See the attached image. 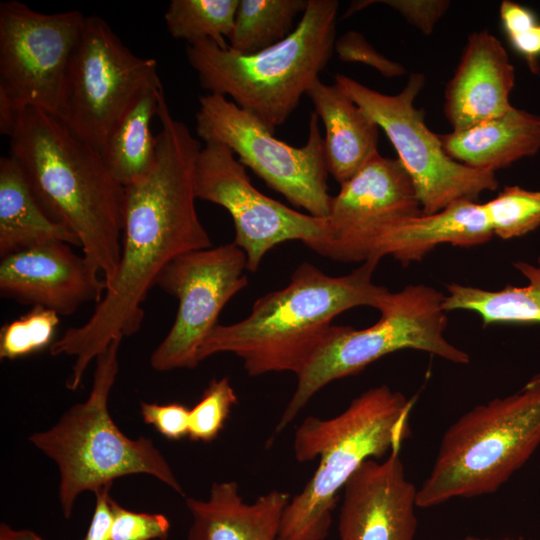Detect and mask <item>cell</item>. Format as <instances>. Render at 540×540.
Instances as JSON below:
<instances>
[{
    "label": "cell",
    "mask_w": 540,
    "mask_h": 540,
    "mask_svg": "<svg viewBox=\"0 0 540 540\" xmlns=\"http://www.w3.org/2000/svg\"><path fill=\"white\" fill-rule=\"evenodd\" d=\"M157 116L161 130L154 166L143 179L125 187L116 273L90 318L66 330L50 346L54 356L74 357L66 382L72 391L79 387L92 360L114 338L139 331L144 318L142 303L164 267L179 255L212 246L195 204L193 174L201 143L173 117L163 94Z\"/></svg>",
    "instance_id": "6da1fadb"
},
{
    "label": "cell",
    "mask_w": 540,
    "mask_h": 540,
    "mask_svg": "<svg viewBox=\"0 0 540 540\" xmlns=\"http://www.w3.org/2000/svg\"><path fill=\"white\" fill-rule=\"evenodd\" d=\"M10 156L23 170L45 212L78 239L82 254L113 279L120 259L126 188L101 152L74 136L56 117L37 108L15 116Z\"/></svg>",
    "instance_id": "7a4b0ae2"
},
{
    "label": "cell",
    "mask_w": 540,
    "mask_h": 540,
    "mask_svg": "<svg viewBox=\"0 0 540 540\" xmlns=\"http://www.w3.org/2000/svg\"><path fill=\"white\" fill-rule=\"evenodd\" d=\"M378 263L367 260L337 277L302 263L286 287L258 298L243 320L217 324L199 349V362L227 352L243 361L250 376H297L331 335L336 316L358 306L380 311L387 304L391 292L372 280Z\"/></svg>",
    "instance_id": "3957f363"
},
{
    "label": "cell",
    "mask_w": 540,
    "mask_h": 540,
    "mask_svg": "<svg viewBox=\"0 0 540 540\" xmlns=\"http://www.w3.org/2000/svg\"><path fill=\"white\" fill-rule=\"evenodd\" d=\"M413 399L387 385L370 388L329 419L307 417L296 429L293 451L300 463L319 458L303 490L290 499L281 540H325L338 493L369 459L399 449L410 436Z\"/></svg>",
    "instance_id": "277c9868"
},
{
    "label": "cell",
    "mask_w": 540,
    "mask_h": 540,
    "mask_svg": "<svg viewBox=\"0 0 540 540\" xmlns=\"http://www.w3.org/2000/svg\"><path fill=\"white\" fill-rule=\"evenodd\" d=\"M337 0H308L281 42L244 55L211 40L187 44L186 57L208 94L222 95L273 133L326 68L336 42Z\"/></svg>",
    "instance_id": "5b68a950"
},
{
    "label": "cell",
    "mask_w": 540,
    "mask_h": 540,
    "mask_svg": "<svg viewBox=\"0 0 540 540\" xmlns=\"http://www.w3.org/2000/svg\"><path fill=\"white\" fill-rule=\"evenodd\" d=\"M123 338H114L96 357L87 399L70 407L51 428L29 437L58 467V497L66 519L71 517L82 492H95L131 474L151 475L184 496L181 484L153 441L127 437L109 413L108 399L118 374V352Z\"/></svg>",
    "instance_id": "8992f818"
},
{
    "label": "cell",
    "mask_w": 540,
    "mask_h": 540,
    "mask_svg": "<svg viewBox=\"0 0 540 540\" xmlns=\"http://www.w3.org/2000/svg\"><path fill=\"white\" fill-rule=\"evenodd\" d=\"M540 446V374L522 389L477 405L445 431L417 490V507L496 492Z\"/></svg>",
    "instance_id": "52a82bcc"
},
{
    "label": "cell",
    "mask_w": 540,
    "mask_h": 540,
    "mask_svg": "<svg viewBox=\"0 0 540 540\" xmlns=\"http://www.w3.org/2000/svg\"><path fill=\"white\" fill-rule=\"evenodd\" d=\"M445 295L424 285L391 292L380 319L365 329L335 325L327 341L297 375L296 389L275 432L284 430L311 398L330 382L358 374L378 359L404 349H416L457 364L470 356L445 337Z\"/></svg>",
    "instance_id": "ba28073f"
},
{
    "label": "cell",
    "mask_w": 540,
    "mask_h": 540,
    "mask_svg": "<svg viewBox=\"0 0 540 540\" xmlns=\"http://www.w3.org/2000/svg\"><path fill=\"white\" fill-rule=\"evenodd\" d=\"M86 16L45 14L16 1L0 3V132L37 108L59 118L71 59Z\"/></svg>",
    "instance_id": "9c48e42d"
},
{
    "label": "cell",
    "mask_w": 540,
    "mask_h": 540,
    "mask_svg": "<svg viewBox=\"0 0 540 540\" xmlns=\"http://www.w3.org/2000/svg\"><path fill=\"white\" fill-rule=\"evenodd\" d=\"M334 83L383 129L411 178L423 214L436 213L459 200L475 201L498 188L493 171L479 170L450 158L438 134L425 123L415 100L425 85L422 73L409 75L395 95L373 90L343 74Z\"/></svg>",
    "instance_id": "30bf717a"
},
{
    "label": "cell",
    "mask_w": 540,
    "mask_h": 540,
    "mask_svg": "<svg viewBox=\"0 0 540 540\" xmlns=\"http://www.w3.org/2000/svg\"><path fill=\"white\" fill-rule=\"evenodd\" d=\"M195 128L205 143L230 148L245 167L292 205L318 218L329 216L333 196L328 191L323 138L314 112L301 147L277 139L255 116L222 95L199 98Z\"/></svg>",
    "instance_id": "8fae6325"
},
{
    "label": "cell",
    "mask_w": 540,
    "mask_h": 540,
    "mask_svg": "<svg viewBox=\"0 0 540 540\" xmlns=\"http://www.w3.org/2000/svg\"><path fill=\"white\" fill-rule=\"evenodd\" d=\"M157 84L161 81L154 58L135 55L104 19L86 16L58 119L74 136L100 151L132 100Z\"/></svg>",
    "instance_id": "7c38bea8"
},
{
    "label": "cell",
    "mask_w": 540,
    "mask_h": 540,
    "mask_svg": "<svg viewBox=\"0 0 540 540\" xmlns=\"http://www.w3.org/2000/svg\"><path fill=\"white\" fill-rule=\"evenodd\" d=\"M193 185L197 199L222 206L231 215L233 242L244 251L250 272L283 242L301 241L318 254L326 243V218L298 212L258 191L245 166L223 144L210 142L201 148Z\"/></svg>",
    "instance_id": "4fadbf2b"
},
{
    "label": "cell",
    "mask_w": 540,
    "mask_h": 540,
    "mask_svg": "<svg viewBox=\"0 0 540 540\" xmlns=\"http://www.w3.org/2000/svg\"><path fill=\"white\" fill-rule=\"evenodd\" d=\"M247 259L234 242L179 255L159 274L156 286L178 300L175 320L155 348L156 371L198 366L201 345L225 305L248 284Z\"/></svg>",
    "instance_id": "5bb4252c"
},
{
    "label": "cell",
    "mask_w": 540,
    "mask_h": 540,
    "mask_svg": "<svg viewBox=\"0 0 540 540\" xmlns=\"http://www.w3.org/2000/svg\"><path fill=\"white\" fill-rule=\"evenodd\" d=\"M420 214L415 188L401 162L377 153L333 196L320 255L340 262L377 260L381 238Z\"/></svg>",
    "instance_id": "9a60e30c"
},
{
    "label": "cell",
    "mask_w": 540,
    "mask_h": 540,
    "mask_svg": "<svg viewBox=\"0 0 540 540\" xmlns=\"http://www.w3.org/2000/svg\"><path fill=\"white\" fill-rule=\"evenodd\" d=\"M72 245L53 241L1 258L0 293L24 305L43 307L60 316L100 302L106 282Z\"/></svg>",
    "instance_id": "2e32d148"
},
{
    "label": "cell",
    "mask_w": 540,
    "mask_h": 540,
    "mask_svg": "<svg viewBox=\"0 0 540 540\" xmlns=\"http://www.w3.org/2000/svg\"><path fill=\"white\" fill-rule=\"evenodd\" d=\"M417 490L405 475L400 450L365 461L343 488L340 540H414Z\"/></svg>",
    "instance_id": "e0dca14e"
},
{
    "label": "cell",
    "mask_w": 540,
    "mask_h": 540,
    "mask_svg": "<svg viewBox=\"0 0 540 540\" xmlns=\"http://www.w3.org/2000/svg\"><path fill=\"white\" fill-rule=\"evenodd\" d=\"M515 69L501 41L487 29L467 38L444 91L443 112L459 130L509 111Z\"/></svg>",
    "instance_id": "ac0fdd59"
},
{
    "label": "cell",
    "mask_w": 540,
    "mask_h": 540,
    "mask_svg": "<svg viewBox=\"0 0 540 540\" xmlns=\"http://www.w3.org/2000/svg\"><path fill=\"white\" fill-rule=\"evenodd\" d=\"M287 492L272 490L254 502L243 500L235 481L215 482L207 500L188 497L192 524L188 540H281Z\"/></svg>",
    "instance_id": "d6986e66"
},
{
    "label": "cell",
    "mask_w": 540,
    "mask_h": 540,
    "mask_svg": "<svg viewBox=\"0 0 540 540\" xmlns=\"http://www.w3.org/2000/svg\"><path fill=\"white\" fill-rule=\"evenodd\" d=\"M306 96L325 127L323 153L328 174L341 184L379 153L380 127L335 83L318 79Z\"/></svg>",
    "instance_id": "ffe728a7"
},
{
    "label": "cell",
    "mask_w": 540,
    "mask_h": 540,
    "mask_svg": "<svg viewBox=\"0 0 540 540\" xmlns=\"http://www.w3.org/2000/svg\"><path fill=\"white\" fill-rule=\"evenodd\" d=\"M493 236L483 205L459 200L432 214L407 219L387 232L379 241L375 258L390 255L402 265L422 260L441 244L472 247Z\"/></svg>",
    "instance_id": "44dd1931"
},
{
    "label": "cell",
    "mask_w": 540,
    "mask_h": 540,
    "mask_svg": "<svg viewBox=\"0 0 540 540\" xmlns=\"http://www.w3.org/2000/svg\"><path fill=\"white\" fill-rule=\"evenodd\" d=\"M438 135L453 160L495 172L540 151V115L512 107L497 117Z\"/></svg>",
    "instance_id": "7402d4cb"
},
{
    "label": "cell",
    "mask_w": 540,
    "mask_h": 540,
    "mask_svg": "<svg viewBox=\"0 0 540 540\" xmlns=\"http://www.w3.org/2000/svg\"><path fill=\"white\" fill-rule=\"evenodd\" d=\"M60 241L80 247L78 239L45 212L27 178L9 156L0 158V256Z\"/></svg>",
    "instance_id": "603a6c76"
},
{
    "label": "cell",
    "mask_w": 540,
    "mask_h": 540,
    "mask_svg": "<svg viewBox=\"0 0 540 540\" xmlns=\"http://www.w3.org/2000/svg\"><path fill=\"white\" fill-rule=\"evenodd\" d=\"M162 83L143 89L129 104L100 149L114 178L124 187L143 179L156 160L157 136L151 120L157 116Z\"/></svg>",
    "instance_id": "cb8c5ba5"
},
{
    "label": "cell",
    "mask_w": 540,
    "mask_h": 540,
    "mask_svg": "<svg viewBox=\"0 0 540 540\" xmlns=\"http://www.w3.org/2000/svg\"><path fill=\"white\" fill-rule=\"evenodd\" d=\"M513 266L527 280L525 286L507 285L500 290L451 283L446 285V312L467 310L477 313L484 324H540V255L537 263L515 261Z\"/></svg>",
    "instance_id": "d4e9b609"
},
{
    "label": "cell",
    "mask_w": 540,
    "mask_h": 540,
    "mask_svg": "<svg viewBox=\"0 0 540 540\" xmlns=\"http://www.w3.org/2000/svg\"><path fill=\"white\" fill-rule=\"evenodd\" d=\"M307 4L308 0H239L229 47L249 55L281 42L295 29L294 20Z\"/></svg>",
    "instance_id": "484cf974"
},
{
    "label": "cell",
    "mask_w": 540,
    "mask_h": 540,
    "mask_svg": "<svg viewBox=\"0 0 540 540\" xmlns=\"http://www.w3.org/2000/svg\"><path fill=\"white\" fill-rule=\"evenodd\" d=\"M239 0H171L164 19L169 34L188 44L211 40L228 45Z\"/></svg>",
    "instance_id": "4316f807"
},
{
    "label": "cell",
    "mask_w": 540,
    "mask_h": 540,
    "mask_svg": "<svg viewBox=\"0 0 540 540\" xmlns=\"http://www.w3.org/2000/svg\"><path fill=\"white\" fill-rule=\"evenodd\" d=\"M482 205L493 235L503 240L522 237L540 226V190L505 186Z\"/></svg>",
    "instance_id": "83f0119b"
},
{
    "label": "cell",
    "mask_w": 540,
    "mask_h": 540,
    "mask_svg": "<svg viewBox=\"0 0 540 540\" xmlns=\"http://www.w3.org/2000/svg\"><path fill=\"white\" fill-rule=\"evenodd\" d=\"M60 323L56 312L34 306L0 329V358L14 360L42 351L54 343Z\"/></svg>",
    "instance_id": "f1b7e54d"
},
{
    "label": "cell",
    "mask_w": 540,
    "mask_h": 540,
    "mask_svg": "<svg viewBox=\"0 0 540 540\" xmlns=\"http://www.w3.org/2000/svg\"><path fill=\"white\" fill-rule=\"evenodd\" d=\"M237 403L229 377L211 380L200 400L190 409L188 437L203 442L216 439Z\"/></svg>",
    "instance_id": "f546056e"
},
{
    "label": "cell",
    "mask_w": 540,
    "mask_h": 540,
    "mask_svg": "<svg viewBox=\"0 0 540 540\" xmlns=\"http://www.w3.org/2000/svg\"><path fill=\"white\" fill-rule=\"evenodd\" d=\"M499 16L514 51L525 60L534 75L540 76V21L535 12L522 4L504 0Z\"/></svg>",
    "instance_id": "4dcf8cb0"
},
{
    "label": "cell",
    "mask_w": 540,
    "mask_h": 540,
    "mask_svg": "<svg viewBox=\"0 0 540 540\" xmlns=\"http://www.w3.org/2000/svg\"><path fill=\"white\" fill-rule=\"evenodd\" d=\"M113 520L110 540H164L167 538L170 523L159 513H137L120 506L111 500Z\"/></svg>",
    "instance_id": "1f68e13d"
},
{
    "label": "cell",
    "mask_w": 540,
    "mask_h": 540,
    "mask_svg": "<svg viewBox=\"0 0 540 540\" xmlns=\"http://www.w3.org/2000/svg\"><path fill=\"white\" fill-rule=\"evenodd\" d=\"M334 51L340 60L366 64L387 78L400 77L406 74L403 65L379 53L365 39L363 34L357 31H348L336 39Z\"/></svg>",
    "instance_id": "d6a6232c"
},
{
    "label": "cell",
    "mask_w": 540,
    "mask_h": 540,
    "mask_svg": "<svg viewBox=\"0 0 540 540\" xmlns=\"http://www.w3.org/2000/svg\"><path fill=\"white\" fill-rule=\"evenodd\" d=\"M140 412L144 422L167 439L181 440L188 436L190 409L185 405L141 402Z\"/></svg>",
    "instance_id": "836d02e7"
},
{
    "label": "cell",
    "mask_w": 540,
    "mask_h": 540,
    "mask_svg": "<svg viewBox=\"0 0 540 540\" xmlns=\"http://www.w3.org/2000/svg\"><path fill=\"white\" fill-rule=\"evenodd\" d=\"M396 10L422 34L428 36L436 23L447 12L450 2L447 0H383L377 1Z\"/></svg>",
    "instance_id": "e575fe53"
},
{
    "label": "cell",
    "mask_w": 540,
    "mask_h": 540,
    "mask_svg": "<svg viewBox=\"0 0 540 540\" xmlns=\"http://www.w3.org/2000/svg\"><path fill=\"white\" fill-rule=\"evenodd\" d=\"M111 485L101 486L94 492L96 496L95 510L87 533L82 540H110L113 520L112 498L109 494Z\"/></svg>",
    "instance_id": "d590c367"
},
{
    "label": "cell",
    "mask_w": 540,
    "mask_h": 540,
    "mask_svg": "<svg viewBox=\"0 0 540 540\" xmlns=\"http://www.w3.org/2000/svg\"><path fill=\"white\" fill-rule=\"evenodd\" d=\"M0 540H45L35 532L27 529L14 530L5 523L0 525Z\"/></svg>",
    "instance_id": "8d00e7d4"
},
{
    "label": "cell",
    "mask_w": 540,
    "mask_h": 540,
    "mask_svg": "<svg viewBox=\"0 0 540 540\" xmlns=\"http://www.w3.org/2000/svg\"><path fill=\"white\" fill-rule=\"evenodd\" d=\"M462 540H534V539H526V538H522V537H518V538H510V537L489 538V537L467 536Z\"/></svg>",
    "instance_id": "74e56055"
}]
</instances>
